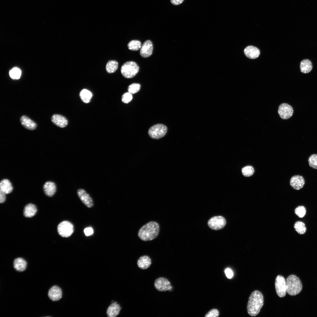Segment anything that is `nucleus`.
I'll list each match as a JSON object with an SVG mask.
<instances>
[{"label": "nucleus", "mask_w": 317, "mask_h": 317, "mask_svg": "<svg viewBox=\"0 0 317 317\" xmlns=\"http://www.w3.org/2000/svg\"><path fill=\"white\" fill-rule=\"evenodd\" d=\"M264 304V297L260 291L255 290L252 292L248 299L247 305L248 314L252 316H257Z\"/></svg>", "instance_id": "nucleus-1"}, {"label": "nucleus", "mask_w": 317, "mask_h": 317, "mask_svg": "<svg viewBox=\"0 0 317 317\" xmlns=\"http://www.w3.org/2000/svg\"><path fill=\"white\" fill-rule=\"evenodd\" d=\"M57 230L59 235L64 237H68L73 233L74 227L73 225L70 221H64L58 225Z\"/></svg>", "instance_id": "nucleus-6"}, {"label": "nucleus", "mask_w": 317, "mask_h": 317, "mask_svg": "<svg viewBox=\"0 0 317 317\" xmlns=\"http://www.w3.org/2000/svg\"><path fill=\"white\" fill-rule=\"evenodd\" d=\"M20 122L21 124L24 127L30 130H33L35 129L37 127L36 123L25 115L21 117Z\"/></svg>", "instance_id": "nucleus-20"}, {"label": "nucleus", "mask_w": 317, "mask_h": 317, "mask_svg": "<svg viewBox=\"0 0 317 317\" xmlns=\"http://www.w3.org/2000/svg\"><path fill=\"white\" fill-rule=\"evenodd\" d=\"M80 96L82 100L85 103H89L92 96V93L89 90L84 89L80 93Z\"/></svg>", "instance_id": "nucleus-25"}, {"label": "nucleus", "mask_w": 317, "mask_h": 317, "mask_svg": "<svg viewBox=\"0 0 317 317\" xmlns=\"http://www.w3.org/2000/svg\"><path fill=\"white\" fill-rule=\"evenodd\" d=\"M118 63L115 60H109L108 61L106 65V70L107 72L112 73L114 72L117 69Z\"/></svg>", "instance_id": "nucleus-27"}, {"label": "nucleus", "mask_w": 317, "mask_h": 317, "mask_svg": "<svg viewBox=\"0 0 317 317\" xmlns=\"http://www.w3.org/2000/svg\"><path fill=\"white\" fill-rule=\"evenodd\" d=\"M9 74L11 78L14 79H18L21 76V71L19 68H14L10 71Z\"/></svg>", "instance_id": "nucleus-31"}, {"label": "nucleus", "mask_w": 317, "mask_h": 317, "mask_svg": "<svg viewBox=\"0 0 317 317\" xmlns=\"http://www.w3.org/2000/svg\"><path fill=\"white\" fill-rule=\"evenodd\" d=\"M43 190L45 194L50 197L53 196L56 191L55 184L52 181H48L43 186Z\"/></svg>", "instance_id": "nucleus-16"}, {"label": "nucleus", "mask_w": 317, "mask_h": 317, "mask_svg": "<svg viewBox=\"0 0 317 317\" xmlns=\"http://www.w3.org/2000/svg\"><path fill=\"white\" fill-rule=\"evenodd\" d=\"M51 120L54 124L61 128L65 127L68 124V121L66 118L60 114L53 115L51 117Z\"/></svg>", "instance_id": "nucleus-18"}, {"label": "nucleus", "mask_w": 317, "mask_h": 317, "mask_svg": "<svg viewBox=\"0 0 317 317\" xmlns=\"http://www.w3.org/2000/svg\"><path fill=\"white\" fill-rule=\"evenodd\" d=\"M225 273L226 276L228 279L231 278L233 275L232 271L229 268H227L225 269Z\"/></svg>", "instance_id": "nucleus-37"}, {"label": "nucleus", "mask_w": 317, "mask_h": 317, "mask_svg": "<svg viewBox=\"0 0 317 317\" xmlns=\"http://www.w3.org/2000/svg\"><path fill=\"white\" fill-rule=\"evenodd\" d=\"M305 184L303 177L300 175L293 176L290 181V184L294 189L299 190L302 188Z\"/></svg>", "instance_id": "nucleus-13"}, {"label": "nucleus", "mask_w": 317, "mask_h": 317, "mask_svg": "<svg viewBox=\"0 0 317 317\" xmlns=\"http://www.w3.org/2000/svg\"><path fill=\"white\" fill-rule=\"evenodd\" d=\"M127 46L129 50L133 51H137L141 48V42L138 40H134L129 42Z\"/></svg>", "instance_id": "nucleus-28"}, {"label": "nucleus", "mask_w": 317, "mask_h": 317, "mask_svg": "<svg viewBox=\"0 0 317 317\" xmlns=\"http://www.w3.org/2000/svg\"><path fill=\"white\" fill-rule=\"evenodd\" d=\"M245 55L250 59H255L258 57L260 52L259 50L256 47L252 46L247 47L244 50Z\"/></svg>", "instance_id": "nucleus-19"}, {"label": "nucleus", "mask_w": 317, "mask_h": 317, "mask_svg": "<svg viewBox=\"0 0 317 317\" xmlns=\"http://www.w3.org/2000/svg\"><path fill=\"white\" fill-rule=\"evenodd\" d=\"M293 112L292 107L287 103H282L279 107L278 113L280 117L282 119H289L292 116Z\"/></svg>", "instance_id": "nucleus-10"}, {"label": "nucleus", "mask_w": 317, "mask_h": 317, "mask_svg": "<svg viewBox=\"0 0 317 317\" xmlns=\"http://www.w3.org/2000/svg\"><path fill=\"white\" fill-rule=\"evenodd\" d=\"M139 68L136 63L130 61L124 63L122 66L121 71L123 76L127 78L134 77L139 71Z\"/></svg>", "instance_id": "nucleus-4"}, {"label": "nucleus", "mask_w": 317, "mask_h": 317, "mask_svg": "<svg viewBox=\"0 0 317 317\" xmlns=\"http://www.w3.org/2000/svg\"><path fill=\"white\" fill-rule=\"evenodd\" d=\"M167 131V127L162 124H157L151 127L148 130V134L150 137L154 139H158L163 137Z\"/></svg>", "instance_id": "nucleus-5"}, {"label": "nucleus", "mask_w": 317, "mask_h": 317, "mask_svg": "<svg viewBox=\"0 0 317 317\" xmlns=\"http://www.w3.org/2000/svg\"><path fill=\"white\" fill-rule=\"evenodd\" d=\"M294 227L295 230L299 234L303 235L306 232V228L305 225L302 221H296L294 224Z\"/></svg>", "instance_id": "nucleus-26"}, {"label": "nucleus", "mask_w": 317, "mask_h": 317, "mask_svg": "<svg viewBox=\"0 0 317 317\" xmlns=\"http://www.w3.org/2000/svg\"><path fill=\"white\" fill-rule=\"evenodd\" d=\"M132 99V94L129 92L124 93L122 97V101L125 103L130 102Z\"/></svg>", "instance_id": "nucleus-34"}, {"label": "nucleus", "mask_w": 317, "mask_h": 317, "mask_svg": "<svg viewBox=\"0 0 317 317\" xmlns=\"http://www.w3.org/2000/svg\"><path fill=\"white\" fill-rule=\"evenodd\" d=\"M37 209L33 204L30 203L26 205L24 207L23 215L27 217H31L34 216L36 213Z\"/></svg>", "instance_id": "nucleus-23"}, {"label": "nucleus", "mask_w": 317, "mask_h": 317, "mask_svg": "<svg viewBox=\"0 0 317 317\" xmlns=\"http://www.w3.org/2000/svg\"><path fill=\"white\" fill-rule=\"evenodd\" d=\"M13 190L11 183L7 179L2 180L0 183V190L6 194L11 193Z\"/></svg>", "instance_id": "nucleus-21"}, {"label": "nucleus", "mask_w": 317, "mask_h": 317, "mask_svg": "<svg viewBox=\"0 0 317 317\" xmlns=\"http://www.w3.org/2000/svg\"><path fill=\"white\" fill-rule=\"evenodd\" d=\"M85 235L88 236L92 235L93 233V230L91 227H87L85 228L84 230Z\"/></svg>", "instance_id": "nucleus-36"}, {"label": "nucleus", "mask_w": 317, "mask_h": 317, "mask_svg": "<svg viewBox=\"0 0 317 317\" xmlns=\"http://www.w3.org/2000/svg\"><path fill=\"white\" fill-rule=\"evenodd\" d=\"M151 259L149 256L144 255L140 256L137 259V263L138 267L142 269H146L151 266Z\"/></svg>", "instance_id": "nucleus-17"}, {"label": "nucleus", "mask_w": 317, "mask_h": 317, "mask_svg": "<svg viewBox=\"0 0 317 317\" xmlns=\"http://www.w3.org/2000/svg\"><path fill=\"white\" fill-rule=\"evenodd\" d=\"M153 45L151 41L149 40L145 41L140 48V55L144 58H147L152 54Z\"/></svg>", "instance_id": "nucleus-15"}, {"label": "nucleus", "mask_w": 317, "mask_h": 317, "mask_svg": "<svg viewBox=\"0 0 317 317\" xmlns=\"http://www.w3.org/2000/svg\"><path fill=\"white\" fill-rule=\"evenodd\" d=\"M159 231L158 224L155 221H151L140 228L138 232V236L143 241H151L157 237Z\"/></svg>", "instance_id": "nucleus-2"}, {"label": "nucleus", "mask_w": 317, "mask_h": 317, "mask_svg": "<svg viewBox=\"0 0 317 317\" xmlns=\"http://www.w3.org/2000/svg\"><path fill=\"white\" fill-rule=\"evenodd\" d=\"M301 71L303 73H307L310 72L313 68L311 61L308 59H305L302 60L300 63Z\"/></svg>", "instance_id": "nucleus-24"}, {"label": "nucleus", "mask_w": 317, "mask_h": 317, "mask_svg": "<svg viewBox=\"0 0 317 317\" xmlns=\"http://www.w3.org/2000/svg\"><path fill=\"white\" fill-rule=\"evenodd\" d=\"M275 287L277 294L280 297H283L286 292V284L284 277L281 275H278L275 279Z\"/></svg>", "instance_id": "nucleus-8"}, {"label": "nucleus", "mask_w": 317, "mask_h": 317, "mask_svg": "<svg viewBox=\"0 0 317 317\" xmlns=\"http://www.w3.org/2000/svg\"><path fill=\"white\" fill-rule=\"evenodd\" d=\"M122 308L117 301L112 302L107 308L106 313L108 317H116L120 313Z\"/></svg>", "instance_id": "nucleus-14"}, {"label": "nucleus", "mask_w": 317, "mask_h": 317, "mask_svg": "<svg viewBox=\"0 0 317 317\" xmlns=\"http://www.w3.org/2000/svg\"><path fill=\"white\" fill-rule=\"evenodd\" d=\"M184 0H170L171 3L174 5H178L182 3Z\"/></svg>", "instance_id": "nucleus-39"}, {"label": "nucleus", "mask_w": 317, "mask_h": 317, "mask_svg": "<svg viewBox=\"0 0 317 317\" xmlns=\"http://www.w3.org/2000/svg\"><path fill=\"white\" fill-rule=\"evenodd\" d=\"M308 164L310 167L314 169H317V154H313L308 158Z\"/></svg>", "instance_id": "nucleus-30"}, {"label": "nucleus", "mask_w": 317, "mask_h": 317, "mask_svg": "<svg viewBox=\"0 0 317 317\" xmlns=\"http://www.w3.org/2000/svg\"><path fill=\"white\" fill-rule=\"evenodd\" d=\"M141 85L138 83H134L130 85L128 88V92L131 94H135L140 90Z\"/></svg>", "instance_id": "nucleus-33"}, {"label": "nucleus", "mask_w": 317, "mask_h": 317, "mask_svg": "<svg viewBox=\"0 0 317 317\" xmlns=\"http://www.w3.org/2000/svg\"><path fill=\"white\" fill-rule=\"evenodd\" d=\"M154 286L160 291H171L173 289L170 281L167 278L163 277H158L155 280Z\"/></svg>", "instance_id": "nucleus-7"}, {"label": "nucleus", "mask_w": 317, "mask_h": 317, "mask_svg": "<svg viewBox=\"0 0 317 317\" xmlns=\"http://www.w3.org/2000/svg\"><path fill=\"white\" fill-rule=\"evenodd\" d=\"M286 292L291 296L299 293L302 289V285L299 279L296 275L292 274L286 278Z\"/></svg>", "instance_id": "nucleus-3"}, {"label": "nucleus", "mask_w": 317, "mask_h": 317, "mask_svg": "<svg viewBox=\"0 0 317 317\" xmlns=\"http://www.w3.org/2000/svg\"><path fill=\"white\" fill-rule=\"evenodd\" d=\"M48 295L52 301H57L61 299L63 296V292L61 289L58 286L54 285L49 290Z\"/></svg>", "instance_id": "nucleus-12"}, {"label": "nucleus", "mask_w": 317, "mask_h": 317, "mask_svg": "<svg viewBox=\"0 0 317 317\" xmlns=\"http://www.w3.org/2000/svg\"><path fill=\"white\" fill-rule=\"evenodd\" d=\"M15 269L19 272H23L26 269L27 263L25 260L22 258L15 259L13 262Z\"/></svg>", "instance_id": "nucleus-22"}, {"label": "nucleus", "mask_w": 317, "mask_h": 317, "mask_svg": "<svg viewBox=\"0 0 317 317\" xmlns=\"http://www.w3.org/2000/svg\"><path fill=\"white\" fill-rule=\"evenodd\" d=\"M77 194L80 200L86 207L92 208L94 205L93 201L90 195L84 189H79Z\"/></svg>", "instance_id": "nucleus-11"}, {"label": "nucleus", "mask_w": 317, "mask_h": 317, "mask_svg": "<svg viewBox=\"0 0 317 317\" xmlns=\"http://www.w3.org/2000/svg\"><path fill=\"white\" fill-rule=\"evenodd\" d=\"M254 168L251 166H247L242 169V175L245 177H249L252 176L254 173Z\"/></svg>", "instance_id": "nucleus-29"}, {"label": "nucleus", "mask_w": 317, "mask_h": 317, "mask_svg": "<svg viewBox=\"0 0 317 317\" xmlns=\"http://www.w3.org/2000/svg\"><path fill=\"white\" fill-rule=\"evenodd\" d=\"M6 194L0 190V203H3L5 201L6 199Z\"/></svg>", "instance_id": "nucleus-38"}, {"label": "nucleus", "mask_w": 317, "mask_h": 317, "mask_svg": "<svg viewBox=\"0 0 317 317\" xmlns=\"http://www.w3.org/2000/svg\"><path fill=\"white\" fill-rule=\"evenodd\" d=\"M294 212L296 214L299 218H302L306 215V210L304 206H299L296 208Z\"/></svg>", "instance_id": "nucleus-32"}, {"label": "nucleus", "mask_w": 317, "mask_h": 317, "mask_svg": "<svg viewBox=\"0 0 317 317\" xmlns=\"http://www.w3.org/2000/svg\"><path fill=\"white\" fill-rule=\"evenodd\" d=\"M226 221L223 217L219 216L213 217L208 222V226L212 229L218 230L223 228L226 224Z\"/></svg>", "instance_id": "nucleus-9"}, {"label": "nucleus", "mask_w": 317, "mask_h": 317, "mask_svg": "<svg viewBox=\"0 0 317 317\" xmlns=\"http://www.w3.org/2000/svg\"><path fill=\"white\" fill-rule=\"evenodd\" d=\"M218 311L216 309H213L209 311L205 315V317H217L219 316Z\"/></svg>", "instance_id": "nucleus-35"}]
</instances>
